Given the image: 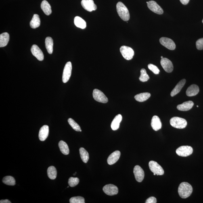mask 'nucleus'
Segmentation results:
<instances>
[{
    "mask_svg": "<svg viewBox=\"0 0 203 203\" xmlns=\"http://www.w3.org/2000/svg\"><path fill=\"white\" fill-rule=\"evenodd\" d=\"M193 192V188L190 184L183 182L179 185L178 189L179 196L182 198L185 199L188 198Z\"/></svg>",
    "mask_w": 203,
    "mask_h": 203,
    "instance_id": "obj_1",
    "label": "nucleus"
},
{
    "mask_svg": "<svg viewBox=\"0 0 203 203\" xmlns=\"http://www.w3.org/2000/svg\"><path fill=\"white\" fill-rule=\"evenodd\" d=\"M194 105V103L191 101L185 102L182 104L178 105L177 107L178 110L181 111H188L192 108Z\"/></svg>",
    "mask_w": 203,
    "mask_h": 203,
    "instance_id": "obj_20",
    "label": "nucleus"
},
{
    "mask_svg": "<svg viewBox=\"0 0 203 203\" xmlns=\"http://www.w3.org/2000/svg\"><path fill=\"white\" fill-rule=\"evenodd\" d=\"M181 3L183 5H187L189 3V0H180Z\"/></svg>",
    "mask_w": 203,
    "mask_h": 203,
    "instance_id": "obj_40",
    "label": "nucleus"
},
{
    "mask_svg": "<svg viewBox=\"0 0 203 203\" xmlns=\"http://www.w3.org/2000/svg\"><path fill=\"white\" fill-rule=\"evenodd\" d=\"M3 183L5 184L14 186L16 184V181L14 178L11 176H7L3 178Z\"/></svg>",
    "mask_w": 203,
    "mask_h": 203,
    "instance_id": "obj_32",
    "label": "nucleus"
},
{
    "mask_svg": "<svg viewBox=\"0 0 203 203\" xmlns=\"http://www.w3.org/2000/svg\"><path fill=\"white\" fill-rule=\"evenodd\" d=\"M72 70V64L71 62L67 63L63 70V81L66 83L69 80L71 75Z\"/></svg>",
    "mask_w": 203,
    "mask_h": 203,
    "instance_id": "obj_7",
    "label": "nucleus"
},
{
    "mask_svg": "<svg viewBox=\"0 0 203 203\" xmlns=\"http://www.w3.org/2000/svg\"><path fill=\"white\" fill-rule=\"evenodd\" d=\"M141 74L139 77V80L142 82H146L149 79V76L147 74L146 71L145 69H142L140 71Z\"/></svg>",
    "mask_w": 203,
    "mask_h": 203,
    "instance_id": "obj_33",
    "label": "nucleus"
},
{
    "mask_svg": "<svg viewBox=\"0 0 203 203\" xmlns=\"http://www.w3.org/2000/svg\"><path fill=\"white\" fill-rule=\"evenodd\" d=\"M186 82V80L185 79H183L180 81L178 83L175 87L174 88V89L172 90L171 91L170 95L172 97H173L177 94L180 91H181V90L183 87L184 85Z\"/></svg>",
    "mask_w": 203,
    "mask_h": 203,
    "instance_id": "obj_21",
    "label": "nucleus"
},
{
    "mask_svg": "<svg viewBox=\"0 0 203 203\" xmlns=\"http://www.w3.org/2000/svg\"><path fill=\"white\" fill-rule=\"evenodd\" d=\"M148 68L149 69L154 73L155 74H159L160 70L159 69L158 67L155 65L151 64H149L148 65Z\"/></svg>",
    "mask_w": 203,
    "mask_h": 203,
    "instance_id": "obj_37",
    "label": "nucleus"
},
{
    "mask_svg": "<svg viewBox=\"0 0 203 203\" xmlns=\"http://www.w3.org/2000/svg\"><path fill=\"white\" fill-rule=\"evenodd\" d=\"M48 177L50 179L54 180L56 179L57 176V171L55 167L51 166L48 168L47 170Z\"/></svg>",
    "mask_w": 203,
    "mask_h": 203,
    "instance_id": "obj_30",
    "label": "nucleus"
},
{
    "mask_svg": "<svg viewBox=\"0 0 203 203\" xmlns=\"http://www.w3.org/2000/svg\"><path fill=\"white\" fill-rule=\"evenodd\" d=\"M81 4L83 8L89 12L95 11L97 8L93 0H82Z\"/></svg>",
    "mask_w": 203,
    "mask_h": 203,
    "instance_id": "obj_11",
    "label": "nucleus"
},
{
    "mask_svg": "<svg viewBox=\"0 0 203 203\" xmlns=\"http://www.w3.org/2000/svg\"><path fill=\"white\" fill-rule=\"evenodd\" d=\"M58 146L61 152L65 155H67L69 153V149L68 145L63 141H60L58 143Z\"/></svg>",
    "mask_w": 203,
    "mask_h": 203,
    "instance_id": "obj_29",
    "label": "nucleus"
},
{
    "mask_svg": "<svg viewBox=\"0 0 203 203\" xmlns=\"http://www.w3.org/2000/svg\"><path fill=\"white\" fill-rule=\"evenodd\" d=\"M74 24L78 28L84 29L87 26L85 21L79 16H76L74 19Z\"/></svg>",
    "mask_w": 203,
    "mask_h": 203,
    "instance_id": "obj_26",
    "label": "nucleus"
},
{
    "mask_svg": "<svg viewBox=\"0 0 203 203\" xmlns=\"http://www.w3.org/2000/svg\"><path fill=\"white\" fill-rule=\"evenodd\" d=\"M151 94L148 92L140 93L136 95L134 98L136 100L139 102H143L147 100L151 97Z\"/></svg>",
    "mask_w": 203,
    "mask_h": 203,
    "instance_id": "obj_28",
    "label": "nucleus"
},
{
    "mask_svg": "<svg viewBox=\"0 0 203 203\" xmlns=\"http://www.w3.org/2000/svg\"><path fill=\"white\" fill-rule=\"evenodd\" d=\"M80 153L81 159L84 163H87L89 159V153L83 147H81L80 149Z\"/></svg>",
    "mask_w": 203,
    "mask_h": 203,
    "instance_id": "obj_31",
    "label": "nucleus"
},
{
    "mask_svg": "<svg viewBox=\"0 0 203 203\" xmlns=\"http://www.w3.org/2000/svg\"><path fill=\"white\" fill-rule=\"evenodd\" d=\"M147 7L151 11L158 14H162L163 10L156 2L153 1L147 2Z\"/></svg>",
    "mask_w": 203,
    "mask_h": 203,
    "instance_id": "obj_10",
    "label": "nucleus"
},
{
    "mask_svg": "<svg viewBox=\"0 0 203 203\" xmlns=\"http://www.w3.org/2000/svg\"><path fill=\"white\" fill-rule=\"evenodd\" d=\"M200 91L198 86L195 84H193L188 88L186 93L188 96L191 97L196 95Z\"/></svg>",
    "mask_w": 203,
    "mask_h": 203,
    "instance_id": "obj_19",
    "label": "nucleus"
},
{
    "mask_svg": "<svg viewBox=\"0 0 203 203\" xmlns=\"http://www.w3.org/2000/svg\"><path fill=\"white\" fill-rule=\"evenodd\" d=\"M154 175H156V173H154Z\"/></svg>",
    "mask_w": 203,
    "mask_h": 203,
    "instance_id": "obj_42",
    "label": "nucleus"
},
{
    "mask_svg": "<svg viewBox=\"0 0 203 203\" xmlns=\"http://www.w3.org/2000/svg\"><path fill=\"white\" fill-rule=\"evenodd\" d=\"M120 156L119 151H116L112 153L107 159V162L110 165L115 163L119 160Z\"/></svg>",
    "mask_w": 203,
    "mask_h": 203,
    "instance_id": "obj_17",
    "label": "nucleus"
},
{
    "mask_svg": "<svg viewBox=\"0 0 203 203\" xmlns=\"http://www.w3.org/2000/svg\"><path fill=\"white\" fill-rule=\"evenodd\" d=\"M149 166L151 172L157 175H162L164 174V170L157 162L151 161L149 162Z\"/></svg>",
    "mask_w": 203,
    "mask_h": 203,
    "instance_id": "obj_6",
    "label": "nucleus"
},
{
    "mask_svg": "<svg viewBox=\"0 0 203 203\" xmlns=\"http://www.w3.org/2000/svg\"><path fill=\"white\" fill-rule=\"evenodd\" d=\"M93 95L95 100L99 102L106 103L108 101V98L104 94L98 89L93 90Z\"/></svg>",
    "mask_w": 203,
    "mask_h": 203,
    "instance_id": "obj_8",
    "label": "nucleus"
},
{
    "mask_svg": "<svg viewBox=\"0 0 203 203\" xmlns=\"http://www.w3.org/2000/svg\"><path fill=\"white\" fill-rule=\"evenodd\" d=\"M80 179L78 178L70 177L69 179L68 184L71 187H74L79 184Z\"/></svg>",
    "mask_w": 203,
    "mask_h": 203,
    "instance_id": "obj_35",
    "label": "nucleus"
},
{
    "mask_svg": "<svg viewBox=\"0 0 203 203\" xmlns=\"http://www.w3.org/2000/svg\"><path fill=\"white\" fill-rule=\"evenodd\" d=\"M9 39V34L7 32L1 34L0 35V47H6L8 43Z\"/></svg>",
    "mask_w": 203,
    "mask_h": 203,
    "instance_id": "obj_23",
    "label": "nucleus"
},
{
    "mask_svg": "<svg viewBox=\"0 0 203 203\" xmlns=\"http://www.w3.org/2000/svg\"><path fill=\"white\" fill-rule=\"evenodd\" d=\"M133 172L136 180L139 183L142 182L144 178V171L140 166L137 165L134 167Z\"/></svg>",
    "mask_w": 203,
    "mask_h": 203,
    "instance_id": "obj_12",
    "label": "nucleus"
},
{
    "mask_svg": "<svg viewBox=\"0 0 203 203\" xmlns=\"http://www.w3.org/2000/svg\"><path fill=\"white\" fill-rule=\"evenodd\" d=\"M156 199L154 197H151L147 199L145 201V203H156Z\"/></svg>",
    "mask_w": 203,
    "mask_h": 203,
    "instance_id": "obj_39",
    "label": "nucleus"
},
{
    "mask_svg": "<svg viewBox=\"0 0 203 203\" xmlns=\"http://www.w3.org/2000/svg\"><path fill=\"white\" fill-rule=\"evenodd\" d=\"M151 125L152 129L155 131H157L161 129L162 123L158 116H154L153 117L151 120Z\"/></svg>",
    "mask_w": 203,
    "mask_h": 203,
    "instance_id": "obj_16",
    "label": "nucleus"
},
{
    "mask_svg": "<svg viewBox=\"0 0 203 203\" xmlns=\"http://www.w3.org/2000/svg\"><path fill=\"white\" fill-rule=\"evenodd\" d=\"M68 122L73 129L75 130V131H80V130H81V128H80L79 124L77 123H76L72 118H69Z\"/></svg>",
    "mask_w": 203,
    "mask_h": 203,
    "instance_id": "obj_34",
    "label": "nucleus"
},
{
    "mask_svg": "<svg viewBox=\"0 0 203 203\" xmlns=\"http://www.w3.org/2000/svg\"><path fill=\"white\" fill-rule=\"evenodd\" d=\"M41 7L42 10L46 15L49 16L51 14L52 9L51 5L47 1L44 0L42 1Z\"/></svg>",
    "mask_w": 203,
    "mask_h": 203,
    "instance_id": "obj_24",
    "label": "nucleus"
},
{
    "mask_svg": "<svg viewBox=\"0 0 203 203\" xmlns=\"http://www.w3.org/2000/svg\"><path fill=\"white\" fill-rule=\"evenodd\" d=\"M197 107H199V106H198V105H197Z\"/></svg>",
    "mask_w": 203,
    "mask_h": 203,
    "instance_id": "obj_46",
    "label": "nucleus"
},
{
    "mask_svg": "<svg viewBox=\"0 0 203 203\" xmlns=\"http://www.w3.org/2000/svg\"><path fill=\"white\" fill-rule=\"evenodd\" d=\"M81 131H82V130H80V132H81Z\"/></svg>",
    "mask_w": 203,
    "mask_h": 203,
    "instance_id": "obj_44",
    "label": "nucleus"
},
{
    "mask_svg": "<svg viewBox=\"0 0 203 203\" xmlns=\"http://www.w3.org/2000/svg\"><path fill=\"white\" fill-rule=\"evenodd\" d=\"M122 119V117L121 114H118L115 117L111 124V128L112 130L116 131L118 129Z\"/></svg>",
    "mask_w": 203,
    "mask_h": 203,
    "instance_id": "obj_22",
    "label": "nucleus"
},
{
    "mask_svg": "<svg viewBox=\"0 0 203 203\" xmlns=\"http://www.w3.org/2000/svg\"><path fill=\"white\" fill-rule=\"evenodd\" d=\"M103 190L105 194L109 196H113L117 194L118 193V187L111 184L105 185L103 187Z\"/></svg>",
    "mask_w": 203,
    "mask_h": 203,
    "instance_id": "obj_13",
    "label": "nucleus"
},
{
    "mask_svg": "<svg viewBox=\"0 0 203 203\" xmlns=\"http://www.w3.org/2000/svg\"><path fill=\"white\" fill-rule=\"evenodd\" d=\"M161 57L162 59V58H163V57H162V56Z\"/></svg>",
    "mask_w": 203,
    "mask_h": 203,
    "instance_id": "obj_43",
    "label": "nucleus"
},
{
    "mask_svg": "<svg viewBox=\"0 0 203 203\" xmlns=\"http://www.w3.org/2000/svg\"><path fill=\"white\" fill-rule=\"evenodd\" d=\"M1 203H11V202L8 200H2L0 201Z\"/></svg>",
    "mask_w": 203,
    "mask_h": 203,
    "instance_id": "obj_41",
    "label": "nucleus"
},
{
    "mask_svg": "<svg viewBox=\"0 0 203 203\" xmlns=\"http://www.w3.org/2000/svg\"><path fill=\"white\" fill-rule=\"evenodd\" d=\"M160 42L162 45L170 50H174L176 48L175 43L169 38L164 37L161 38Z\"/></svg>",
    "mask_w": 203,
    "mask_h": 203,
    "instance_id": "obj_9",
    "label": "nucleus"
},
{
    "mask_svg": "<svg viewBox=\"0 0 203 203\" xmlns=\"http://www.w3.org/2000/svg\"><path fill=\"white\" fill-rule=\"evenodd\" d=\"M202 23H203V20H202Z\"/></svg>",
    "mask_w": 203,
    "mask_h": 203,
    "instance_id": "obj_45",
    "label": "nucleus"
},
{
    "mask_svg": "<svg viewBox=\"0 0 203 203\" xmlns=\"http://www.w3.org/2000/svg\"><path fill=\"white\" fill-rule=\"evenodd\" d=\"M161 64L164 70L167 73H171L173 69V64L171 61L166 58L162 59L161 60Z\"/></svg>",
    "mask_w": 203,
    "mask_h": 203,
    "instance_id": "obj_14",
    "label": "nucleus"
},
{
    "mask_svg": "<svg viewBox=\"0 0 203 203\" xmlns=\"http://www.w3.org/2000/svg\"><path fill=\"white\" fill-rule=\"evenodd\" d=\"M117 11L118 15L122 20L128 21L130 18L129 10L122 2H119L116 5Z\"/></svg>",
    "mask_w": 203,
    "mask_h": 203,
    "instance_id": "obj_2",
    "label": "nucleus"
},
{
    "mask_svg": "<svg viewBox=\"0 0 203 203\" xmlns=\"http://www.w3.org/2000/svg\"><path fill=\"white\" fill-rule=\"evenodd\" d=\"M70 203H84L85 200L83 197L77 196L72 197L70 200Z\"/></svg>",
    "mask_w": 203,
    "mask_h": 203,
    "instance_id": "obj_36",
    "label": "nucleus"
},
{
    "mask_svg": "<svg viewBox=\"0 0 203 203\" xmlns=\"http://www.w3.org/2000/svg\"><path fill=\"white\" fill-rule=\"evenodd\" d=\"M120 52L123 58L127 60H131L134 55L133 49L125 46H123L120 48Z\"/></svg>",
    "mask_w": 203,
    "mask_h": 203,
    "instance_id": "obj_4",
    "label": "nucleus"
},
{
    "mask_svg": "<svg viewBox=\"0 0 203 203\" xmlns=\"http://www.w3.org/2000/svg\"><path fill=\"white\" fill-rule=\"evenodd\" d=\"M41 25V19L39 15L34 14L31 21L30 22V27L36 29L39 27Z\"/></svg>",
    "mask_w": 203,
    "mask_h": 203,
    "instance_id": "obj_25",
    "label": "nucleus"
},
{
    "mask_svg": "<svg viewBox=\"0 0 203 203\" xmlns=\"http://www.w3.org/2000/svg\"><path fill=\"white\" fill-rule=\"evenodd\" d=\"M170 124L173 127L177 129H184L186 127L187 122L184 118L175 117L170 120Z\"/></svg>",
    "mask_w": 203,
    "mask_h": 203,
    "instance_id": "obj_3",
    "label": "nucleus"
},
{
    "mask_svg": "<svg viewBox=\"0 0 203 203\" xmlns=\"http://www.w3.org/2000/svg\"><path fill=\"white\" fill-rule=\"evenodd\" d=\"M53 40L51 37H47L45 40V46L48 53L52 54L53 51Z\"/></svg>",
    "mask_w": 203,
    "mask_h": 203,
    "instance_id": "obj_27",
    "label": "nucleus"
},
{
    "mask_svg": "<svg viewBox=\"0 0 203 203\" xmlns=\"http://www.w3.org/2000/svg\"><path fill=\"white\" fill-rule=\"evenodd\" d=\"M197 49L199 50L203 49V38L199 39L196 42Z\"/></svg>",
    "mask_w": 203,
    "mask_h": 203,
    "instance_id": "obj_38",
    "label": "nucleus"
},
{
    "mask_svg": "<svg viewBox=\"0 0 203 203\" xmlns=\"http://www.w3.org/2000/svg\"><path fill=\"white\" fill-rule=\"evenodd\" d=\"M31 52L32 55L37 58L38 60L42 61L44 60V56L43 52L37 45H32L31 48Z\"/></svg>",
    "mask_w": 203,
    "mask_h": 203,
    "instance_id": "obj_15",
    "label": "nucleus"
},
{
    "mask_svg": "<svg viewBox=\"0 0 203 203\" xmlns=\"http://www.w3.org/2000/svg\"><path fill=\"white\" fill-rule=\"evenodd\" d=\"M49 134V127L48 126L44 125L40 130L39 137L41 141H45L47 138Z\"/></svg>",
    "mask_w": 203,
    "mask_h": 203,
    "instance_id": "obj_18",
    "label": "nucleus"
},
{
    "mask_svg": "<svg viewBox=\"0 0 203 203\" xmlns=\"http://www.w3.org/2000/svg\"><path fill=\"white\" fill-rule=\"evenodd\" d=\"M192 147L189 145H183L178 147L176 150V153L178 156H181L186 157L192 154Z\"/></svg>",
    "mask_w": 203,
    "mask_h": 203,
    "instance_id": "obj_5",
    "label": "nucleus"
}]
</instances>
